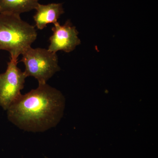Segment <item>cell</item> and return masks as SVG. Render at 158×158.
I'll list each match as a JSON object with an SVG mask.
<instances>
[{
	"instance_id": "6da1fadb",
	"label": "cell",
	"mask_w": 158,
	"mask_h": 158,
	"mask_svg": "<svg viewBox=\"0 0 158 158\" xmlns=\"http://www.w3.org/2000/svg\"><path fill=\"white\" fill-rule=\"evenodd\" d=\"M59 90L47 83L39 84L21 96L6 110L9 121L20 129L42 132L55 127L59 121L62 108Z\"/></svg>"
},
{
	"instance_id": "7a4b0ae2",
	"label": "cell",
	"mask_w": 158,
	"mask_h": 158,
	"mask_svg": "<svg viewBox=\"0 0 158 158\" xmlns=\"http://www.w3.org/2000/svg\"><path fill=\"white\" fill-rule=\"evenodd\" d=\"M35 27L20 15L0 14V50L8 51L11 59L17 60L37 39Z\"/></svg>"
},
{
	"instance_id": "3957f363",
	"label": "cell",
	"mask_w": 158,
	"mask_h": 158,
	"mask_svg": "<svg viewBox=\"0 0 158 158\" xmlns=\"http://www.w3.org/2000/svg\"><path fill=\"white\" fill-rule=\"evenodd\" d=\"M25 65L23 72L27 77H34L39 84H46L59 70L56 53L45 48H30L22 54Z\"/></svg>"
},
{
	"instance_id": "277c9868",
	"label": "cell",
	"mask_w": 158,
	"mask_h": 158,
	"mask_svg": "<svg viewBox=\"0 0 158 158\" xmlns=\"http://www.w3.org/2000/svg\"><path fill=\"white\" fill-rule=\"evenodd\" d=\"M17 60L10 59L5 73H0V106L7 110L21 96L27 77L17 66Z\"/></svg>"
},
{
	"instance_id": "5b68a950",
	"label": "cell",
	"mask_w": 158,
	"mask_h": 158,
	"mask_svg": "<svg viewBox=\"0 0 158 158\" xmlns=\"http://www.w3.org/2000/svg\"><path fill=\"white\" fill-rule=\"evenodd\" d=\"M52 35L49 38L50 44L48 49L56 53L62 51L69 53L73 51L81 43L78 35V32L69 20L61 25L59 22L52 28Z\"/></svg>"
},
{
	"instance_id": "8992f818",
	"label": "cell",
	"mask_w": 158,
	"mask_h": 158,
	"mask_svg": "<svg viewBox=\"0 0 158 158\" xmlns=\"http://www.w3.org/2000/svg\"><path fill=\"white\" fill-rule=\"evenodd\" d=\"M35 10L36 13L34 16L35 26L39 30L46 27L48 25L58 23V20L64 13L62 3H52L47 5L39 3Z\"/></svg>"
},
{
	"instance_id": "52a82bcc",
	"label": "cell",
	"mask_w": 158,
	"mask_h": 158,
	"mask_svg": "<svg viewBox=\"0 0 158 158\" xmlns=\"http://www.w3.org/2000/svg\"><path fill=\"white\" fill-rule=\"evenodd\" d=\"M39 0H0V14L20 15L22 13L34 10Z\"/></svg>"
}]
</instances>
